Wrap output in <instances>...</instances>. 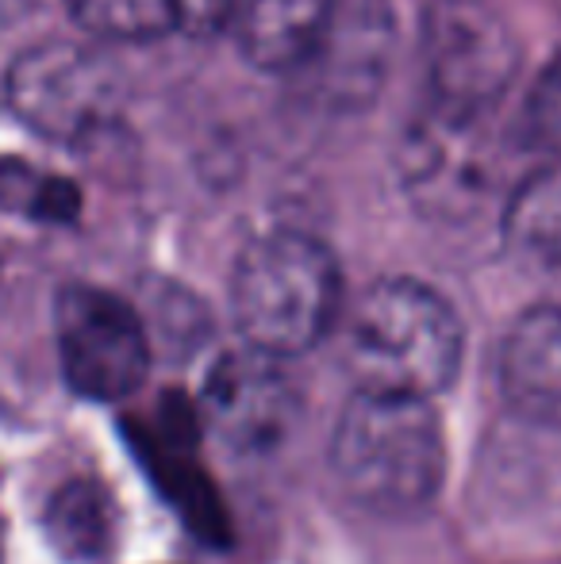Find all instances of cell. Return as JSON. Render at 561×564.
Returning <instances> with one entry per match:
<instances>
[{"label": "cell", "mask_w": 561, "mask_h": 564, "mask_svg": "<svg viewBox=\"0 0 561 564\" xmlns=\"http://www.w3.org/2000/svg\"><path fill=\"white\" fill-rule=\"evenodd\" d=\"M201 411L212 434L239 453H266L292 431L300 388L281 357L255 346L227 349L204 377Z\"/></svg>", "instance_id": "8"}, {"label": "cell", "mask_w": 561, "mask_h": 564, "mask_svg": "<svg viewBox=\"0 0 561 564\" xmlns=\"http://www.w3.org/2000/svg\"><path fill=\"white\" fill-rule=\"evenodd\" d=\"M343 357L358 392L431 400L462 365V319L434 289L389 276L358 296Z\"/></svg>", "instance_id": "1"}, {"label": "cell", "mask_w": 561, "mask_h": 564, "mask_svg": "<svg viewBox=\"0 0 561 564\" xmlns=\"http://www.w3.org/2000/svg\"><path fill=\"white\" fill-rule=\"evenodd\" d=\"M504 235L524 258L561 269V162H547L511 188Z\"/></svg>", "instance_id": "12"}, {"label": "cell", "mask_w": 561, "mask_h": 564, "mask_svg": "<svg viewBox=\"0 0 561 564\" xmlns=\"http://www.w3.org/2000/svg\"><path fill=\"white\" fill-rule=\"evenodd\" d=\"M338 312L335 253L304 230H270L239 253L231 315L247 346L292 357L320 346Z\"/></svg>", "instance_id": "3"}, {"label": "cell", "mask_w": 561, "mask_h": 564, "mask_svg": "<svg viewBox=\"0 0 561 564\" xmlns=\"http://www.w3.org/2000/svg\"><path fill=\"white\" fill-rule=\"evenodd\" d=\"M46 530L66 557L93 561L112 542V503L97 484L74 480L54 491L51 507H46Z\"/></svg>", "instance_id": "13"}, {"label": "cell", "mask_w": 561, "mask_h": 564, "mask_svg": "<svg viewBox=\"0 0 561 564\" xmlns=\"http://www.w3.org/2000/svg\"><path fill=\"white\" fill-rule=\"evenodd\" d=\"M58 357L69 388L89 400H128L147 380L150 338L128 300L93 284H69L54 304Z\"/></svg>", "instance_id": "6"}, {"label": "cell", "mask_w": 561, "mask_h": 564, "mask_svg": "<svg viewBox=\"0 0 561 564\" xmlns=\"http://www.w3.org/2000/svg\"><path fill=\"white\" fill-rule=\"evenodd\" d=\"M500 392L516 415L561 426V307L524 312L500 346Z\"/></svg>", "instance_id": "10"}, {"label": "cell", "mask_w": 561, "mask_h": 564, "mask_svg": "<svg viewBox=\"0 0 561 564\" xmlns=\"http://www.w3.org/2000/svg\"><path fill=\"white\" fill-rule=\"evenodd\" d=\"M423 66L434 108L488 116L519 74V39L485 0H434L423 15Z\"/></svg>", "instance_id": "4"}, {"label": "cell", "mask_w": 561, "mask_h": 564, "mask_svg": "<svg viewBox=\"0 0 561 564\" xmlns=\"http://www.w3.org/2000/svg\"><path fill=\"white\" fill-rule=\"evenodd\" d=\"M331 468L366 511L408 514L427 507L446 476V442L431 400L354 392L331 438Z\"/></svg>", "instance_id": "2"}, {"label": "cell", "mask_w": 561, "mask_h": 564, "mask_svg": "<svg viewBox=\"0 0 561 564\" xmlns=\"http://www.w3.org/2000/svg\"><path fill=\"white\" fill-rule=\"evenodd\" d=\"M242 0H177V28L188 35H219L231 31V20Z\"/></svg>", "instance_id": "16"}, {"label": "cell", "mask_w": 561, "mask_h": 564, "mask_svg": "<svg viewBox=\"0 0 561 564\" xmlns=\"http://www.w3.org/2000/svg\"><path fill=\"white\" fill-rule=\"evenodd\" d=\"M485 119L488 116H454L431 105L408 127L400 142V181L427 216L470 219L496 193L500 158Z\"/></svg>", "instance_id": "7"}, {"label": "cell", "mask_w": 561, "mask_h": 564, "mask_svg": "<svg viewBox=\"0 0 561 564\" xmlns=\"http://www.w3.org/2000/svg\"><path fill=\"white\" fill-rule=\"evenodd\" d=\"M8 100L46 139L89 142L120 112V74L89 46L51 39L12 62Z\"/></svg>", "instance_id": "5"}, {"label": "cell", "mask_w": 561, "mask_h": 564, "mask_svg": "<svg viewBox=\"0 0 561 564\" xmlns=\"http://www.w3.org/2000/svg\"><path fill=\"white\" fill-rule=\"evenodd\" d=\"M89 35L112 43H142L177 28V0H66Z\"/></svg>", "instance_id": "14"}, {"label": "cell", "mask_w": 561, "mask_h": 564, "mask_svg": "<svg viewBox=\"0 0 561 564\" xmlns=\"http://www.w3.org/2000/svg\"><path fill=\"white\" fill-rule=\"evenodd\" d=\"M335 0H242L227 35L242 58L270 74H300L320 46Z\"/></svg>", "instance_id": "11"}, {"label": "cell", "mask_w": 561, "mask_h": 564, "mask_svg": "<svg viewBox=\"0 0 561 564\" xmlns=\"http://www.w3.org/2000/svg\"><path fill=\"white\" fill-rule=\"evenodd\" d=\"M392 51V12L385 0H335L320 46L300 74L331 108H362L377 97Z\"/></svg>", "instance_id": "9"}, {"label": "cell", "mask_w": 561, "mask_h": 564, "mask_svg": "<svg viewBox=\"0 0 561 564\" xmlns=\"http://www.w3.org/2000/svg\"><path fill=\"white\" fill-rule=\"evenodd\" d=\"M524 134L547 162H561V54L547 62L527 97Z\"/></svg>", "instance_id": "15"}]
</instances>
